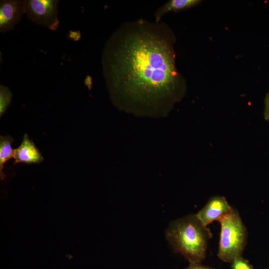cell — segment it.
Masks as SVG:
<instances>
[{
  "label": "cell",
  "instance_id": "6da1fadb",
  "mask_svg": "<svg viewBox=\"0 0 269 269\" xmlns=\"http://www.w3.org/2000/svg\"><path fill=\"white\" fill-rule=\"evenodd\" d=\"M175 37L162 21L122 23L106 41L103 74L111 101L137 116H167L185 86L175 64Z\"/></svg>",
  "mask_w": 269,
  "mask_h": 269
},
{
  "label": "cell",
  "instance_id": "7a4b0ae2",
  "mask_svg": "<svg viewBox=\"0 0 269 269\" xmlns=\"http://www.w3.org/2000/svg\"><path fill=\"white\" fill-rule=\"evenodd\" d=\"M212 234L195 214L171 222L165 237L174 252L184 256L189 263H200L206 257L208 243Z\"/></svg>",
  "mask_w": 269,
  "mask_h": 269
},
{
  "label": "cell",
  "instance_id": "3957f363",
  "mask_svg": "<svg viewBox=\"0 0 269 269\" xmlns=\"http://www.w3.org/2000/svg\"><path fill=\"white\" fill-rule=\"evenodd\" d=\"M218 221L221 232L217 256L222 261L232 263L242 256L247 244V229L238 211L234 208Z\"/></svg>",
  "mask_w": 269,
  "mask_h": 269
},
{
  "label": "cell",
  "instance_id": "277c9868",
  "mask_svg": "<svg viewBox=\"0 0 269 269\" xmlns=\"http://www.w3.org/2000/svg\"><path fill=\"white\" fill-rule=\"evenodd\" d=\"M58 3L56 0H23L24 13L29 20L36 24L55 30L59 24Z\"/></svg>",
  "mask_w": 269,
  "mask_h": 269
},
{
  "label": "cell",
  "instance_id": "5b68a950",
  "mask_svg": "<svg viewBox=\"0 0 269 269\" xmlns=\"http://www.w3.org/2000/svg\"><path fill=\"white\" fill-rule=\"evenodd\" d=\"M23 14V0H0V32L4 33L12 30L20 21Z\"/></svg>",
  "mask_w": 269,
  "mask_h": 269
},
{
  "label": "cell",
  "instance_id": "8992f818",
  "mask_svg": "<svg viewBox=\"0 0 269 269\" xmlns=\"http://www.w3.org/2000/svg\"><path fill=\"white\" fill-rule=\"evenodd\" d=\"M232 208L224 197L215 196L195 215L204 225L207 226L214 221H219Z\"/></svg>",
  "mask_w": 269,
  "mask_h": 269
},
{
  "label": "cell",
  "instance_id": "52a82bcc",
  "mask_svg": "<svg viewBox=\"0 0 269 269\" xmlns=\"http://www.w3.org/2000/svg\"><path fill=\"white\" fill-rule=\"evenodd\" d=\"M13 158L14 164L39 163L44 160L39 150L26 133L24 134L21 144L14 149Z\"/></svg>",
  "mask_w": 269,
  "mask_h": 269
},
{
  "label": "cell",
  "instance_id": "ba28073f",
  "mask_svg": "<svg viewBox=\"0 0 269 269\" xmlns=\"http://www.w3.org/2000/svg\"><path fill=\"white\" fill-rule=\"evenodd\" d=\"M201 2L199 0H170L159 7L155 11V21H161L162 17L171 11L185 10L197 5Z\"/></svg>",
  "mask_w": 269,
  "mask_h": 269
},
{
  "label": "cell",
  "instance_id": "9c48e42d",
  "mask_svg": "<svg viewBox=\"0 0 269 269\" xmlns=\"http://www.w3.org/2000/svg\"><path fill=\"white\" fill-rule=\"evenodd\" d=\"M14 139L9 135L0 136V172L1 179L4 178L3 172L4 164L10 159L13 158L14 149L11 144Z\"/></svg>",
  "mask_w": 269,
  "mask_h": 269
},
{
  "label": "cell",
  "instance_id": "30bf717a",
  "mask_svg": "<svg viewBox=\"0 0 269 269\" xmlns=\"http://www.w3.org/2000/svg\"><path fill=\"white\" fill-rule=\"evenodd\" d=\"M12 97L9 89L3 85L0 87V116L1 117L8 107Z\"/></svg>",
  "mask_w": 269,
  "mask_h": 269
},
{
  "label": "cell",
  "instance_id": "8fae6325",
  "mask_svg": "<svg viewBox=\"0 0 269 269\" xmlns=\"http://www.w3.org/2000/svg\"><path fill=\"white\" fill-rule=\"evenodd\" d=\"M232 269H253V266L249 261L242 256L236 258L232 263Z\"/></svg>",
  "mask_w": 269,
  "mask_h": 269
},
{
  "label": "cell",
  "instance_id": "7c38bea8",
  "mask_svg": "<svg viewBox=\"0 0 269 269\" xmlns=\"http://www.w3.org/2000/svg\"><path fill=\"white\" fill-rule=\"evenodd\" d=\"M264 117L269 122V91L267 93L265 101Z\"/></svg>",
  "mask_w": 269,
  "mask_h": 269
},
{
  "label": "cell",
  "instance_id": "4fadbf2b",
  "mask_svg": "<svg viewBox=\"0 0 269 269\" xmlns=\"http://www.w3.org/2000/svg\"><path fill=\"white\" fill-rule=\"evenodd\" d=\"M185 269H215L202 265L200 264V263H198V264L190 263L189 266Z\"/></svg>",
  "mask_w": 269,
  "mask_h": 269
}]
</instances>
